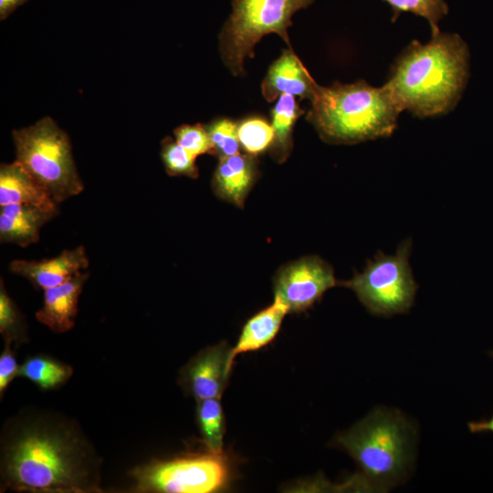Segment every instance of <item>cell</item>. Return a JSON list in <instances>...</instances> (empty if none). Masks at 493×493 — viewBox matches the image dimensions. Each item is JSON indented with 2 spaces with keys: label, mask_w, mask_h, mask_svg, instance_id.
Returning <instances> with one entry per match:
<instances>
[{
  "label": "cell",
  "mask_w": 493,
  "mask_h": 493,
  "mask_svg": "<svg viewBox=\"0 0 493 493\" xmlns=\"http://www.w3.org/2000/svg\"><path fill=\"white\" fill-rule=\"evenodd\" d=\"M11 342L5 341V349L0 355V394L5 393V390L12 380L18 375L19 366L11 349Z\"/></svg>",
  "instance_id": "obj_27"
},
{
  "label": "cell",
  "mask_w": 493,
  "mask_h": 493,
  "mask_svg": "<svg viewBox=\"0 0 493 493\" xmlns=\"http://www.w3.org/2000/svg\"><path fill=\"white\" fill-rule=\"evenodd\" d=\"M237 134L240 146L254 156L269 149L274 138L271 124L259 117H250L238 122Z\"/></svg>",
  "instance_id": "obj_21"
},
{
  "label": "cell",
  "mask_w": 493,
  "mask_h": 493,
  "mask_svg": "<svg viewBox=\"0 0 493 493\" xmlns=\"http://www.w3.org/2000/svg\"><path fill=\"white\" fill-rule=\"evenodd\" d=\"M336 284L329 263L317 256L304 257L278 271L274 282V299L281 301L288 312H301Z\"/></svg>",
  "instance_id": "obj_9"
},
{
  "label": "cell",
  "mask_w": 493,
  "mask_h": 493,
  "mask_svg": "<svg viewBox=\"0 0 493 493\" xmlns=\"http://www.w3.org/2000/svg\"><path fill=\"white\" fill-rule=\"evenodd\" d=\"M314 0H232V13L219 34L222 61L235 76L244 74V63L253 58L256 44L278 34L291 47L288 28L292 16Z\"/></svg>",
  "instance_id": "obj_6"
},
{
  "label": "cell",
  "mask_w": 493,
  "mask_h": 493,
  "mask_svg": "<svg viewBox=\"0 0 493 493\" xmlns=\"http://www.w3.org/2000/svg\"><path fill=\"white\" fill-rule=\"evenodd\" d=\"M58 212L30 205H6L0 208V240L22 247L39 240L40 229Z\"/></svg>",
  "instance_id": "obj_15"
},
{
  "label": "cell",
  "mask_w": 493,
  "mask_h": 493,
  "mask_svg": "<svg viewBox=\"0 0 493 493\" xmlns=\"http://www.w3.org/2000/svg\"><path fill=\"white\" fill-rule=\"evenodd\" d=\"M213 155L225 158L239 153L240 143L237 134V123L226 118L216 119L205 126Z\"/></svg>",
  "instance_id": "obj_24"
},
{
  "label": "cell",
  "mask_w": 493,
  "mask_h": 493,
  "mask_svg": "<svg viewBox=\"0 0 493 493\" xmlns=\"http://www.w3.org/2000/svg\"><path fill=\"white\" fill-rule=\"evenodd\" d=\"M131 476L141 492L212 493L224 489L230 481L227 458L209 452L166 461H153L136 467Z\"/></svg>",
  "instance_id": "obj_8"
},
{
  "label": "cell",
  "mask_w": 493,
  "mask_h": 493,
  "mask_svg": "<svg viewBox=\"0 0 493 493\" xmlns=\"http://www.w3.org/2000/svg\"><path fill=\"white\" fill-rule=\"evenodd\" d=\"M89 277L79 272L66 282L44 290V300L36 313L37 320L57 333L71 330L78 313L82 288Z\"/></svg>",
  "instance_id": "obj_13"
},
{
  "label": "cell",
  "mask_w": 493,
  "mask_h": 493,
  "mask_svg": "<svg viewBox=\"0 0 493 493\" xmlns=\"http://www.w3.org/2000/svg\"><path fill=\"white\" fill-rule=\"evenodd\" d=\"M175 141L194 158L205 153L213 154L212 144L205 129L202 124H184L173 131Z\"/></svg>",
  "instance_id": "obj_26"
},
{
  "label": "cell",
  "mask_w": 493,
  "mask_h": 493,
  "mask_svg": "<svg viewBox=\"0 0 493 493\" xmlns=\"http://www.w3.org/2000/svg\"><path fill=\"white\" fill-rule=\"evenodd\" d=\"M99 461L75 424L47 415L10 421L2 436L4 488L38 493L98 492Z\"/></svg>",
  "instance_id": "obj_1"
},
{
  "label": "cell",
  "mask_w": 493,
  "mask_h": 493,
  "mask_svg": "<svg viewBox=\"0 0 493 493\" xmlns=\"http://www.w3.org/2000/svg\"><path fill=\"white\" fill-rule=\"evenodd\" d=\"M258 175L256 156L236 154L219 158L212 179L215 194L221 199L242 206Z\"/></svg>",
  "instance_id": "obj_14"
},
{
  "label": "cell",
  "mask_w": 493,
  "mask_h": 493,
  "mask_svg": "<svg viewBox=\"0 0 493 493\" xmlns=\"http://www.w3.org/2000/svg\"><path fill=\"white\" fill-rule=\"evenodd\" d=\"M72 368L50 357L33 356L19 367L18 375L26 377L42 389H55L72 375Z\"/></svg>",
  "instance_id": "obj_19"
},
{
  "label": "cell",
  "mask_w": 493,
  "mask_h": 493,
  "mask_svg": "<svg viewBox=\"0 0 493 493\" xmlns=\"http://www.w3.org/2000/svg\"><path fill=\"white\" fill-rule=\"evenodd\" d=\"M161 157L166 173L172 176L198 177V168L194 158L175 139L166 137L162 141Z\"/></svg>",
  "instance_id": "obj_23"
},
{
  "label": "cell",
  "mask_w": 493,
  "mask_h": 493,
  "mask_svg": "<svg viewBox=\"0 0 493 493\" xmlns=\"http://www.w3.org/2000/svg\"><path fill=\"white\" fill-rule=\"evenodd\" d=\"M220 398H210L197 402V423L202 439L207 450L223 453L225 435V415Z\"/></svg>",
  "instance_id": "obj_20"
},
{
  "label": "cell",
  "mask_w": 493,
  "mask_h": 493,
  "mask_svg": "<svg viewBox=\"0 0 493 493\" xmlns=\"http://www.w3.org/2000/svg\"><path fill=\"white\" fill-rule=\"evenodd\" d=\"M392 7L393 20L403 12H410L426 19L432 35L440 32L439 21L448 13L445 0H383Z\"/></svg>",
  "instance_id": "obj_22"
},
{
  "label": "cell",
  "mask_w": 493,
  "mask_h": 493,
  "mask_svg": "<svg viewBox=\"0 0 493 493\" xmlns=\"http://www.w3.org/2000/svg\"><path fill=\"white\" fill-rule=\"evenodd\" d=\"M492 354H493V352H492Z\"/></svg>",
  "instance_id": "obj_30"
},
{
  "label": "cell",
  "mask_w": 493,
  "mask_h": 493,
  "mask_svg": "<svg viewBox=\"0 0 493 493\" xmlns=\"http://www.w3.org/2000/svg\"><path fill=\"white\" fill-rule=\"evenodd\" d=\"M14 204L58 212L51 195L16 161L0 167V206Z\"/></svg>",
  "instance_id": "obj_16"
},
{
  "label": "cell",
  "mask_w": 493,
  "mask_h": 493,
  "mask_svg": "<svg viewBox=\"0 0 493 493\" xmlns=\"http://www.w3.org/2000/svg\"><path fill=\"white\" fill-rule=\"evenodd\" d=\"M401 112L384 86L359 80L330 87L318 84L306 119L323 142L356 144L391 136Z\"/></svg>",
  "instance_id": "obj_3"
},
{
  "label": "cell",
  "mask_w": 493,
  "mask_h": 493,
  "mask_svg": "<svg viewBox=\"0 0 493 493\" xmlns=\"http://www.w3.org/2000/svg\"><path fill=\"white\" fill-rule=\"evenodd\" d=\"M28 0H0V19L7 18L18 6Z\"/></svg>",
  "instance_id": "obj_28"
},
{
  "label": "cell",
  "mask_w": 493,
  "mask_h": 493,
  "mask_svg": "<svg viewBox=\"0 0 493 493\" xmlns=\"http://www.w3.org/2000/svg\"><path fill=\"white\" fill-rule=\"evenodd\" d=\"M414 433L399 411L377 408L339 435L335 444L356 461L368 486L383 491L406 476L413 456Z\"/></svg>",
  "instance_id": "obj_4"
},
{
  "label": "cell",
  "mask_w": 493,
  "mask_h": 493,
  "mask_svg": "<svg viewBox=\"0 0 493 493\" xmlns=\"http://www.w3.org/2000/svg\"><path fill=\"white\" fill-rule=\"evenodd\" d=\"M304 113L294 96L281 94L278 97L271 110L274 138L269 148L276 162L282 163L289 157L293 147V128L297 120Z\"/></svg>",
  "instance_id": "obj_18"
},
{
  "label": "cell",
  "mask_w": 493,
  "mask_h": 493,
  "mask_svg": "<svg viewBox=\"0 0 493 493\" xmlns=\"http://www.w3.org/2000/svg\"><path fill=\"white\" fill-rule=\"evenodd\" d=\"M467 426L471 433L493 432V415L489 420L469 422Z\"/></svg>",
  "instance_id": "obj_29"
},
{
  "label": "cell",
  "mask_w": 493,
  "mask_h": 493,
  "mask_svg": "<svg viewBox=\"0 0 493 493\" xmlns=\"http://www.w3.org/2000/svg\"><path fill=\"white\" fill-rule=\"evenodd\" d=\"M288 308L278 299L252 316L244 325L235 347L231 351V360L236 355L257 351L269 344L278 334Z\"/></svg>",
  "instance_id": "obj_17"
},
{
  "label": "cell",
  "mask_w": 493,
  "mask_h": 493,
  "mask_svg": "<svg viewBox=\"0 0 493 493\" xmlns=\"http://www.w3.org/2000/svg\"><path fill=\"white\" fill-rule=\"evenodd\" d=\"M85 247L66 249L58 256L42 260H13L9 270L43 290L60 285L89 267Z\"/></svg>",
  "instance_id": "obj_11"
},
{
  "label": "cell",
  "mask_w": 493,
  "mask_h": 493,
  "mask_svg": "<svg viewBox=\"0 0 493 493\" xmlns=\"http://www.w3.org/2000/svg\"><path fill=\"white\" fill-rule=\"evenodd\" d=\"M16 161L57 204L78 195L84 184L78 173L68 134L50 117L14 130Z\"/></svg>",
  "instance_id": "obj_5"
},
{
  "label": "cell",
  "mask_w": 493,
  "mask_h": 493,
  "mask_svg": "<svg viewBox=\"0 0 493 493\" xmlns=\"http://www.w3.org/2000/svg\"><path fill=\"white\" fill-rule=\"evenodd\" d=\"M231 351L226 343L207 347L199 351L183 368L180 383L197 402L220 398L232 370Z\"/></svg>",
  "instance_id": "obj_10"
},
{
  "label": "cell",
  "mask_w": 493,
  "mask_h": 493,
  "mask_svg": "<svg viewBox=\"0 0 493 493\" xmlns=\"http://www.w3.org/2000/svg\"><path fill=\"white\" fill-rule=\"evenodd\" d=\"M411 248L412 242L407 239L393 255L379 251L362 273H355L352 278L339 284L353 290L373 315L390 317L406 313L417 290L409 263Z\"/></svg>",
  "instance_id": "obj_7"
},
{
  "label": "cell",
  "mask_w": 493,
  "mask_h": 493,
  "mask_svg": "<svg viewBox=\"0 0 493 493\" xmlns=\"http://www.w3.org/2000/svg\"><path fill=\"white\" fill-rule=\"evenodd\" d=\"M469 49L455 33L438 32L421 44L414 40L396 58L383 85L404 110L418 118L450 112L469 76Z\"/></svg>",
  "instance_id": "obj_2"
},
{
  "label": "cell",
  "mask_w": 493,
  "mask_h": 493,
  "mask_svg": "<svg viewBox=\"0 0 493 493\" xmlns=\"http://www.w3.org/2000/svg\"><path fill=\"white\" fill-rule=\"evenodd\" d=\"M0 332L5 341L18 342L25 339L26 325L16 305L7 295L4 282L0 284Z\"/></svg>",
  "instance_id": "obj_25"
},
{
  "label": "cell",
  "mask_w": 493,
  "mask_h": 493,
  "mask_svg": "<svg viewBox=\"0 0 493 493\" xmlns=\"http://www.w3.org/2000/svg\"><path fill=\"white\" fill-rule=\"evenodd\" d=\"M318 83L310 76L291 47L282 50L280 57L269 67L261 84L265 100L272 102L281 94L311 100Z\"/></svg>",
  "instance_id": "obj_12"
}]
</instances>
